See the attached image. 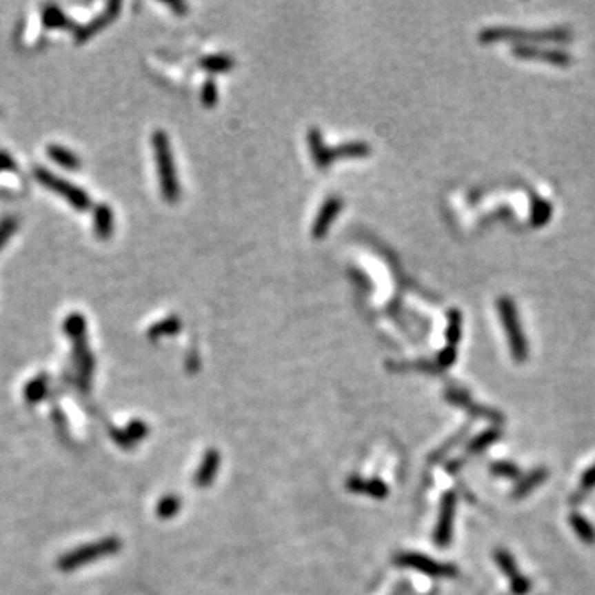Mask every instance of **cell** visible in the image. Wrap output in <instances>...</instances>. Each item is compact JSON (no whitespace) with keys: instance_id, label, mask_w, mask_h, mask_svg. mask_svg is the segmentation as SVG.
<instances>
[{"instance_id":"obj_1","label":"cell","mask_w":595,"mask_h":595,"mask_svg":"<svg viewBox=\"0 0 595 595\" xmlns=\"http://www.w3.org/2000/svg\"><path fill=\"white\" fill-rule=\"evenodd\" d=\"M152 149L154 157H156L157 176L161 181V192L168 202H177L179 195H181V187H179L169 137L165 136L164 131H156L152 134Z\"/></svg>"},{"instance_id":"obj_2","label":"cell","mask_w":595,"mask_h":595,"mask_svg":"<svg viewBox=\"0 0 595 595\" xmlns=\"http://www.w3.org/2000/svg\"><path fill=\"white\" fill-rule=\"evenodd\" d=\"M32 174L39 184L43 185L45 189H48L50 192L60 195V197L63 199L65 202H68L74 210L86 212L91 207L90 195L86 194L81 187L74 185L73 182L66 181V179L57 176V174L50 172L48 169L41 168V165H35Z\"/></svg>"},{"instance_id":"obj_3","label":"cell","mask_w":595,"mask_h":595,"mask_svg":"<svg viewBox=\"0 0 595 595\" xmlns=\"http://www.w3.org/2000/svg\"><path fill=\"white\" fill-rule=\"evenodd\" d=\"M395 563L403 567L415 569V571L427 574V576L434 577H455L458 574V569L452 564H443L436 563V561L430 559V557L417 554V552H403L395 557Z\"/></svg>"},{"instance_id":"obj_4","label":"cell","mask_w":595,"mask_h":595,"mask_svg":"<svg viewBox=\"0 0 595 595\" xmlns=\"http://www.w3.org/2000/svg\"><path fill=\"white\" fill-rule=\"evenodd\" d=\"M119 12H121L119 2L108 3V6L103 8L97 17H93L88 23L81 25V27H78L77 30H74V41H77V45L85 43V41H88L91 39V37L98 35L99 32L105 30L108 25L118 19Z\"/></svg>"},{"instance_id":"obj_5","label":"cell","mask_w":595,"mask_h":595,"mask_svg":"<svg viewBox=\"0 0 595 595\" xmlns=\"http://www.w3.org/2000/svg\"><path fill=\"white\" fill-rule=\"evenodd\" d=\"M455 510H456V494L450 491L447 493L440 503V516L438 523H436L435 530V544L438 547H447L452 541L453 532V521H455Z\"/></svg>"},{"instance_id":"obj_6","label":"cell","mask_w":595,"mask_h":595,"mask_svg":"<svg viewBox=\"0 0 595 595\" xmlns=\"http://www.w3.org/2000/svg\"><path fill=\"white\" fill-rule=\"evenodd\" d=\"M494 561H496L498 567L501 569V572L510 579L511 590L516 595H526L531 590V581L526 579L521 572H519L518 564H516L514 557L505 549H498L494 552Z\"/></svg>"},{"instance_id":"obj_7","label":"cell","mask_w":595,"mask_h":595,"mask_svg":"<svg viewBox=\"0 0 595 595\" xmlns=\"http://www.w3.org/2000/svg\"><path fill=\"white\" fill-rule=\"evenodd\" d=\"M318 132L311 131L310 141H311V151H313L314 161H316V164H319V165L330 164V157L334 156V154H344V156H356V154H367L369 152V148L365 144H351V145H344V148L334 149V151H330V149L323 148L321 136H319Z\"/></svg>"},{"instance_id":"obj_8","label":"cell","mask_w":595,"mask_h":595,"mask_svg":"<svg viewBox=\"0 0 595 595\" xmlns=\"http://www.w3.org/2000/svg\"><path fill=\"white\" fill-rule=\"evenodd\" d=\"M41 23L48 30H77L73 20L55 3H45L41 8Z\"/></svg>"},{"instance_id":"obj_9","label":"cell","mask_w":595,"mask_h":595,"mask_svg":"<svg viewBox=\"0 0 595 595\" xmlns=\"http://www.w3.org/2000/svg\"><path fill=\"white\" fill-rule=\"evenodd\" d=\"M94 234L99 240H110L114 232V214L108 203H98L93 209Z\"/></svg>"},{"instance_id":"obj_10","label":"cell","mask_w":595,"mask_h":595,"mask_svg":"<svg viewBox=\"0 0 595 595\" xmlns=\"http://www.w3.org/2000/svg\"><path fill=\"white\" fill-rule=\"evenodd\" d=\"M447 401L455 403V405L463 407V409H467L472 415H476V417H485L490 420H494V422H499L503 417L498 414V412L488 410V409H483L480 405H475V403L472 402V399H470V395L467 392H463V390L460 389H450L447 392Z\"/></svg>"},{"instance_id":"obj_11","label":"cell","mask_w":595,"mask_h":595,"mask_svg":"<svg viewBox=\"0 0 595 595\" xmlns=\"http://www.w3.org/2000/svg\"><path fill=\"white\" fill-rule=\"evenodd\" d=\"M346 485L347 490L352 491V493L367 494V496H372L376 499H382L389 494V488H387L385 483L381 480H364V478L359 476H351Z\"/></svg>"},{"instance_id":"obj_12","label":"cell","mask_w":595,"mask_h":595,"mask_svg":"<svg viewBox=\"0 0 595 595\" xmlns=\"http://www.w3.org/2000/svg\"><path fill=\"white\" fill-rule=\"evenodd\" d=\"M47 156L53 162H55V164H58L60 168H63V169L77 170V169L81 168L80 157H78L73 151H70V149H66L60 144H48L47 145Z\"/></svg>"},{"instance_id":"obj_13","label":"cell","mask_w":595,"mask_h":595,"mask_svg":"<svg viewBox=\"0 0 595 595\" xmlns=\"http://www.w3.org/2000/svg\"><path fill=\"white\" fill-rule=\"evenodd\" d=\"M220 455L215 450H209L203 456V461L199 468L197 475H195V485L197 486H209L215 480V475L219 472Z\"/></svg>"},{"instance_id":"obj_14","label":"cell","mask_w":595,"mask_h":595,"mask_svg":"<svg viewBox=\"0 0 595 595\" xmlns=\"http://www.w3.org/2000/svg\"><path fill=\"white\" fill-rule=\"evenodd\" d=\"M547 470L546 468H536L531 473H527L526 476H521L518 480V485L513 491L514 498H524L531 493L532 490L538 488L539 485H543L547 480Z\"/></svg>"},{"instance_id":"obj_15","label":"cell","mask_w":595,"mask_h":595,"mask_svg":"<svg viewBox=\"0 0 595 595\" xmlns=\"http://www.w3.org/2000/svg\"><path fill=\"white\" fill-rule=\"evenodd\" d=\"M341 205H343V202H341L339 197H331L330 201L324 203L321 214H319V217L316 219L314 222V227H313L314 236H321L324 232L327 230L330 223L336 219V215H338Z\"/></svg>"},{"instance_id":"obj_16","label":"cell","mask_w":595,"mask_h":595,"mask_svg":"<svg viewBox=\"0 0 595 595\" xmlns=\"http://www.w3.org/2000/svg\"><path fill=\"white\" fill-rule=\"evenodd\" d=\"M569 523H571L572 531L576 532V536L582 543L589 544V546L595 544V527L590 524L587 518H584L579 513H572L569 516Z\"/></svg>"},{"instance_id":"obj_17","label":"cell","mask_w":595,"mask_h":595,"mask_svg":"<svg viewBox=\"0 0 595 595\" xmlns=\"http://www.w3.org/2000/svg\"><path fill=\"white\" fill-rule=\"evenodd\" d=\"M501 436V432L498 430V428H490V430H485L483 434H480L475 438L472 440L468 445V453H481L485 448H488L490 445H493L496 440Z\"/></svg>"},{"instance_id":"obj_18","label":"cell","mask_w":595,"mask_h":595,"mask_svg":"<svg viewBox=\"0 0 595 595\" xmlns=\"http://www.w3.org/2000/svg\"><path fill=\"white\" fill-rule=\"evenodd\" d=\"M491 473H493L494 476L507 478V480H519V478H521L519 468L516 467L514 463H511V461H494V463L491 465Z\"/></svg>"},{"instance_id":"obj_19","label":"cell","mask_w":595,"mask_h":595,"mask_svg":"<svg viewBox=\"0 0 595 595\" xmlns=\"http://www.w3.org/2000/svg\"><path fill=\"white\" fill-rule=\"evenodd\" d=\"M179 327H181V323H179L177 318H169L165 319V321H161L157 324H154L151 327V331H149V338H161V336L165 334H176L179 331Z\"/></svg>"},{"instance_id":"obj_20","label":"cell","mask_w":595,"mask_h":595,"mask_svg":"<svg viewBox=\"0 0 595 595\" xmlns=\"http://www.w3.org/2000/svg\"><path fill=\"white\" fill-rule=\"evenodd\" d=\"M19 228V220L14 215H7L0 220V250H2Z\"/></svg>"},{"instance_id":"obj_21","label":"cell","mask_w":595,"mask_h":595,"mask_svg":"<svg viewBox=\"0 0 595 595\" xmlns=\"http://www.w3.org/2000/svg\"><path fill=\"white\" fill-rule=\"evenodd\" d=\"M179 507H181V501H179L176 496H169L162 499L159 507H157V513H159L162 518H170V516L177 513Z\"/></svg>"},{"instance_id":"obj_22","label":"cell","mask_w":595,"mask_h":595,"mask_svg":"<svg viewBox=\"0 0 595 595\" xmlns=\"http://www.w3.org/2000/svg\"><path fill=\"white\" fill-rule=\"evenodd\" d=\"M205 68L209 70H227L230 68V60H228L227 57H214V58H207L205 60Z\"/></svg>"},{"instance_id":"obj_23","label":"cell","mask_w":595,"mask_h":595,"mask_svg":"<svg viewBox=\"0 0 595 595\" xmlns=\"http://www.w3.org/2000/svg\"><path fill=\"white\" fill-rule=\"evenodd\" d=\"M17 170V164L14 157L10 156L7 151H0V172H12Z\"/></svg>"},{"instance_id":"obj_24","label":"cell","mask_w":595,"mask_h":595,"mask_svg":"<svg viewBox=\"0 0 595 595\" xmlns=\"http://www.w3.org/2000/svg\"><path fill=\"white\" fill-rule=\"evenodd\" d=\"M594 486H595V463L590 468L585 470V473H584V475H582L581 491L582 490L589 491V490H592Z\"/></svg>"},{"instance_id":"obj_25","label":"cell","mask_w":595,"mask_h":595,"mask_svg":"<svg viewBox=\"0 0 595 595\" xmlns=\"http://www.w3.org/2000/svg\"><path fill=\"white\" fill-rule=\"evenodd\" d=\"M203 91H205V94H203V99H205V97H209L210 98L209 103L214 101V98H215V86L210 85V83H209V85L205 86V90H203Z\"/></svg>"}]
</instances>
